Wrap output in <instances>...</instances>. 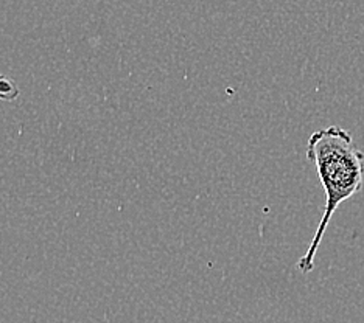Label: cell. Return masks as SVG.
<instances>
[{
  "instance_id": "2",
  "label": "cell",
  "mask_w": 364,
  "mask_h": 323,
  "mask_svg": "<svg viewBox=\"0 0 364 323\" xmlns=\"http://www.w3.org/2000/svg\"><path fill=\"white\" fill-rule=\"evenodd\" d=\"M19 97V87L14 81L5 77H0V99L4 102H13Z\"/></svg>"
},
{
  "instance_id": "1",
  "label": "cell",
  "mask_w": 364,
  "mask_h": 323,
  "mask_svg": "<svg viewBox=\"0 0 364 323\" xmlns=\"http://www.w3.org/2000/svg\"><path fill=\"white\" fill-rule=\"evenodd\" d=\"M307 159L316 167L326 207L307 252L297 263L302 273L314 269L318 248L338 207L358 195L364 184V153L355 145L350 132L336 124L313 132L307 143Z\"/></svg>"
}]
</instances>
